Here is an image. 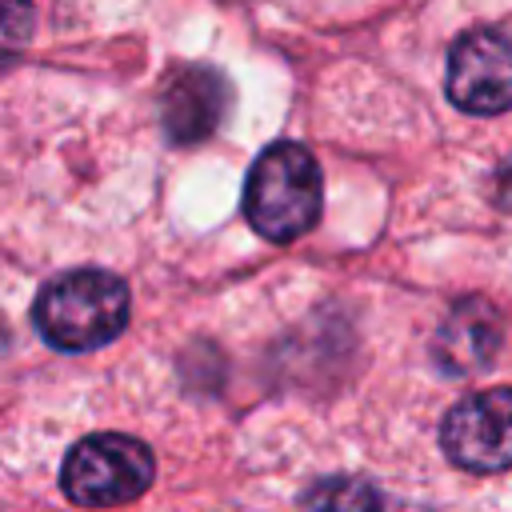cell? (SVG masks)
Listing matches in <instances>:
<instances>
[{
    "label": "cell",
    "mask_w": 512,
    "mask_h": 512,
    "mask_svg": "<svg viewBox=\"0 0 512 512\" xmlns=\"http://www.w3.org/2000/svg\"><path fill=\"white\" fill-rule=\"evenodd\" d=\"M224 108H228V80L212 68H200V64L176 72L160 96L164 132L176 144H196L208 132H216Z\"/></svg>",
    "instance_id": "cell-6"
},
{
    "label": "cell",
    "mask_w": 512,
    "mask_h": 512,
    "mask_svg": "<svg viewBox=\"0 0 512 512\" xmlns=\"http://www.w3.org/2000/svg\"><path fill=\"white\" fill-rule=\"evenodd\" d=\"M500 348V320L484 300H464L456 304L444 324L436 328L432 340V360L448 376H468L484 368Z\"/></svg>",
    "instance_id": "cell-7"
},
{
    "label": "cell",
    "mask_w": 512,
    "mask_h": 512,
    "mask_svg": "<svg viewBox=\"0 0 512 512\" xmlns=\"http://www.w3.org/2000/svg\"><path fill=\"white\" fill-rule=\"evenodd\" d=\"M448 100L472 116L512 108V28H468L448 48Z\"/></svg>",
    "instance_id": "cell-4"
},
{
    "label": "cell",
    "mask_w": 512,
    "mask_h": 512,
    "mask_svg": "<svg viewBox=\"0 0 512 512\" xmlns=\"http://www.w3.org/2000/svg\"><path fill=\"white\" fill-rule=\"evenodd\" d=\"M152 452L120 432L84 436L60 472V488L80 508H116L152 484Z\"/></svg>",
    "instance_id": "cell-3"
},
{
    "label": "cell",
    "mask_w": 512,
    "mask_h": 512,
    "mask_svg": "<svg viewBox=\"0 0 512 512\" xmlns=\"http://www.w3.org/2000/svg\"><path fill=\"white\" fill-rule=\"evenodd\" d=\"M440 448L468 472L512 468V388L464 396L440 424Z\"/></svg>",
    "instance_id": "cell-5"
},
{
    "label": "cell",
    "mask_w": 512,
    "mask_h": 512,
    "mask_svg": "<svg viewBox=\"0 0 512 512\" xmlns=\"http://www.w3.org/2000/svg\"><path fill=\"white\" fill-rule=\"evenodd\" d=\"M320 168L304 144L276 140L268 144L244 180V216L248 224L276 244L304 236L320 220Z\"/></svg>",
    "instance_id": "cell-2"
},
{
    "label": "cell",
    "mask_w": 512,
    "mask_h": 512,
    "mask_svg": "<svg viewBox=\"0 0 512 512\" xmlns=\"http://www.w3.org/2000/svg\"><path fill=\"white\" fill-rule=\"evenodd\" d=\"M304 512H380V492L360 476H328L308 488Z\"/></svg>",
    "instance_id": "cell-8"
},
{
    "label": "cell",
    "mask_w": 512,
    "mask_h": 512,
    "mask_svg": "<svg viewBox=\"0 0 512 512\" xmlns=\"http://www.w3.org/2000/svg\"><path fill=\"white\" fill-rule=\"evenodd\" d=\"M128 284L100 268H76L48 280L32 304L36 332L60 352H88L116 340L128 324Z\"/></svg>",
    "instance_id": "cell-1"
}]
</instances>
